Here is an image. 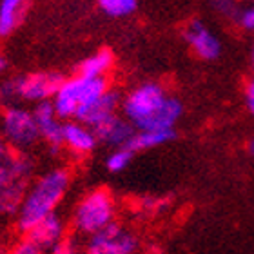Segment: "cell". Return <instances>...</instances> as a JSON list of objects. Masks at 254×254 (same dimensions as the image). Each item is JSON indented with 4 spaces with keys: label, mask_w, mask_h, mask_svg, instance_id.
Masks as SVG:
<instances>
[{
    "label": "cell",
    "mask_w": 254,
    "mask_h": 254,
    "mask_svg": "<svg viewBox=\"0 0 254 254\" xmlns=\"http://www.w3.org/2000/svg\"><path fill=\"white\" fill-rule=\"evenodd\" d=\"M122 113L136 131H171L182 118L184 106L160 84L145 82L124 96Z\"/></svg>",
    "instance_id": "cell-1"
},
{
    "label": "cell",
    "mask_w": 254,
    "mask_h": 254,
    "mask_svg": "<svg viewBox=\"0 0 254 254\" xmlns=\"http://www.w3.org/2000/svg\"><path fill=\"white\" fill-rule=\"evenodd\" d=\"M69 187H71V173L65 167H55L38 176L29 186L20 203V209L16 212V225L22 233L26 234L44 218L55 214L67 194Z\"/></svg>",
    "instance_id": "cell-2"
},
{
    "label": "cell",
    "mask_w": 254,
    "mask_h": 254,
    "mask_svg": "<svg viewBox=\"0 0 254 254\" xmlns=\"http://www.w3.org/2000/svg\"><path fill=\"white\" fill-rule=\"evenodd\" d=\"M106 91H109L107 78H87L76 74L73 78L64 80L51 102L60 120L69 122L76 120L80 113L98 100Z\"/></svg>",
    "instance_id": "cell-3"
},
{
    "label": "cell",
    "mask_w": 254,
    "mask_h": 254,
    "mask_svg": "<svg viewBox=\"0 0 254 254\" xmlns=\"http://www.w3.org/2000/svg\"><path fill=\"white\" fill-rule=\"evenodd\" d=\"M117 220V201L107 189H93L76 203L73 227L80 236L91 238L111 227Z\"/></svg>",
    "instance_id": "cell-4"
},
{
    "label": "cell",
    "mask_w": 254,
    "mask_h": 254,
    "mask_svg": "<svg viewBox=\"0 0 254 254\" xmlns=\"http://www.w3.org/2000/svg\"><path fill=\"white\" fill-rule=\"evenodd\" d=\"M64 80L65 78L59 73H33L27 76L5 80L0 85V100L5 104V107L15 106V102L18 100L35 104L53 100Z\"/></svg>",
    "instance_id": "cell-5"
},
{
    "label": "cell",
    "mask_w": 254,
    "mask_h": 254,
    "mask_svg": "<svg viewBox=\"0 0 254 254\" xmlns=\"http://www.w3.org/2000/svg\"><path fill=\"white\" fill-rule=\"evenodd\" d=\"M0 134L15 151L26 153L40 140L35 113L20 106H9L0 117Z\"/></svg>",
    "instance_id": "cell-6"
},
{
    "label": "cell",
    "mask_w": 254,
    "mask_h": 254,
    "mask_svg": "<svg viewBox=\"0 0 254 254\" xmlns=\"http://www.w3.org/2000/svg\"><path fill=\"white\" fill-rule=\"evenodd\" d=\"M33 173V162L26 153L11 169L0 173V216L16 214L20 203L29 189V178Z\"/></svg>",
    "instance_id": "cell-7"
},
{
    "label": "cell",
    "mask_w": 254,
    "mask_h": 254,
    "mask_svg": "<svg viewBox=\"0 0 254 254\" xmlns=\"http://www.w3.org/2000/svg\"><path fill=\"white\" fill-rule=\"evenodd\" d=\"M140 242L131 229L120 223H113L111 227L87 238L85 254H136Z\"/></svg>",
    "instance_id": "cell-8"
},
{
    "label": "cell",
    "mask_w": 254,
    "mask_h": 254,
    "mask_svg": "<svg viewBox=\"0 0 254 254\" xmlns=\"http://www.w3.org/2000/svg\"><path fill=\"white\" fill-rule=\"evenodd\" d=\"M184 38L198 59L216 60L222 55L220 38L201 20H190L184 29Z\"/></svg>",
    "instance_id": "cell-9"
},
{
    "label": "cell",
    "mask_w": 254,
    "mask_h": 254,
    "mask_svg": "<svg viewBox=\"0 0 254 254\" xmlns=\"http://www.w3.org/2000/svg\"><path fill=\"white\" fill-rule=\"evenodd\" d=\"M35 118L38 124V131H40V138H42L46 145L49 147L51 153H59L62 145V129L64 124L60 122L59 115L55 111L53 102H40L33 109Z\"/></svg>",
    "instance_id": "cell-10"
},
{
    "label": "cell",
    "mask_w": 254,
    "mask_h": 254,
    "mask_svg": "<svg viewBox=\"0 0 254 254\" xmlns=\"http://www.w3.org/2000/svg\"><path fill=\"white\" fill-rule=\"evenodd\" d=\"M118 107H122V98L117 91H106L104 95L91 104L87 109L80 113V117L76 118L78 122L85 124L91 129H96L98 126L106 124L107 120H111L113 117L118 115Z\"/></svg>",
    "instance_id": "cell-11"
},
{
    "label": "cell",
    "mask_w": 254,
    "mask_h": 254,
    "mask_svg": "<svg viewBox=\"0 0 254 254\" xmlns=\"http://www.w3.org/2000/svg\"><path fill=\"white\" fill-rule=\"evenodd\" d=\"M96 134V140L104 145H109L113 149L118 147H129L131 140L136 134V129L127 118L120 117H113L111 120H107L106 124L98 126L96 129H93Z\"/></svg>",
    "instance_id": "cell-12"
},
{
    "label": "cell",
    "mask_w": 254,
    "mask_h": 254,
    "mask_svg": "<svg viewBox=\"0 0 254 254\" xmlns=\"http://www.w3.org/2000/svg\"><path fill=\"white\" fill-rule=\"evenodd\" d=\"M96 134L95 131L78 120H69L64 124L62 129V145L69 149L76 156H85L96 147Z\"/></svg>",
    "instance_id": "cell-13"
},
{
    "label": "cell",
    "mask_w": 254,
    "mask_h": 254,
    "mask_svg": "<svg viewBox=\"0 0 254 254\" xmlns=\"http://www.w3.org/2000/svg\"><path fill=\"white\" fill-rule=\"evenodd\" d=\"M26 238L31 240L42 251H53L62 240H65V223L55 212L51 216L44 218L40 223H37L31 231H27Z\"/></svg>",
    "instance_id": "cell-14"
},
{
    "label": "cell",
    "mask_w": 254,
    "mask_h": 254,
    "mask_svg": "<svg viewBox=\"0 0 254 254\" xmlns=\"http://www.w3.org/2000/svg\"><path fill=\"white\" fill-rule=\"evenodd\" d=\"M113 64H115V57L111 51L100 49V51H96L80 62L78 74L87 76V78H106V74L111 71Z\"/></svg>",
    "instance_id": "cell-15"
},
{
    "label": "cell",
    "mask_w": 254,
    "mask_h": 254,
    "mask_svg": "<svg viewBox=\"0 0 254 254\" xmlns=\"http://www.w3.org/2000/svg\"><path fill=\"white\" fill-rule=\"evenodd\" d=\"M27 0H0V37L15 31L24 18Z\"/></svg>",
    "instance_id": "cell-16"
},
{
    "label": "cell",
    "mask_w": 254,
    "mask_h": 254,
    "mask_svg": "<svg viewBox=\"0 0 254 254\" xmlns=\"http://www.w3.org/2000/svg\"><path fill=\"white\" fill-rule=\"evenodd\" d=\"M175 136H176L175 129H171V131H136L134 138L129 143V149H132L134 153H138V151H147V149L165 145L167 142L175 140Z\"/></svg>",
    "instance_id": "cell-17"
},
{
    "label": "cell",
    "mask_w": 254,
    "mask_h": 254,
    "mask_svg": "<svg viewBox=\"0 0 254 254\" xmlns=\"http://www.w3.org/2000/svg\"><path fill=\"white\" fill-rule=\"evenodd\" d=\"M96 2L106 15L115 16V18L131 15L138 5V0H96Z\"/></svg>",
    "instance_id": "cell-18"
},
{
    "label": "cell",
    "mask_w": 254,
    "mask_h": 254,
    "mask_svg": "<svg viewBox=\"0 0 254 254\" xmlns=\"http://www.w3.org/2000/svg\"><path fill=\"white\" fill-rule=\"evenodd\" d=\"M132 156H134V151L129 149V147L113 149L106 158L107 171H111V173H122V171H126L127 167L131 165Z\"/></svg>",
    "instance_id": "cell-19"
},
{
    "label": "cell",
    "mask_w": 254,
    "mask_h": 254,
    "mask_svg": "<svg viewBox=\"0 0 254 254\" xmlns=\"http://www.w3.org/2000/svg\"><path fill=\"white\" fill-rule=\"evenodd\" d=\"M20 151H15L9 143L5 142L4 136L0 134V173L11 169L13 165L18 162V156H20Z\"/></svg>",
    "instance_id": "cell-20"
},
{
    "label": "cell",
    "mask_w": 254,
    "mask_h": 254,
    "mask_svg": "<svg viewBox=\"0 0 254 254\" xmlns=\"http://www.w3.org/2000/svg\"><path fill=\"white\" fill-rule=\"evenodd\" d=\"M212 7L216 9V13L223 15L225 18H231V20L236 22L244 5L240 4L238 0H212Z\"/></svg>",
    "instance_id": "cell-21"
},
{
    "label": "cell",
    "mask_w": 254,
    "mask_h": 254,
    "mask_svg": "<svg viewBox=\"0 0 254 254\" xmlns=\"http://www.w3.org/2000/svg\"><path fill=\"white\" fill-rule=\"evenodd\" d=\"M9 254H44V251L40 249L38 245L33 244L31 240L22 238V240H18L13 247H11Z\"/></svg>",
    "instance_id": "cell-22"
},
{
    "label": "cell",
    "mask_w": 254,
    "mask_h": 254,
    "mask_svg": "<svg viewBox=\"0 0 254 254\" xmlns=\"http://www.w3.org/2000/svg\"><path fill=\"white\" fill-rule=\"evenodd\" d=\"M236 22H238L240 27H244L245 31H254V2L242 7Z\"/></svg>",
    "instance_id": "cell-23"
},
{
    "label": "cell",
    "mask_w": 254,
    "mask_h": 254,
    "mask_svg": "<svg viewBox=\"0 0 254 254\" xmlns=\"http://www.w3.org/2000/svg\"><path fill=\"white\" fill-rule=\"evenodd\" d=\"M245 106H247V111L254 117V78L249 80L245 85Z\"/></svg>",
    "instance_id": "cell-24"
},
{
    "label": "cell",
    "mask_w": 254,
    "mask_h": 254,
    "mask_svg": "<svg viewBox=\"0 0 254 254\" xmlns=\"http://www.w3.org/2000/svg\"><path fill=\"white\" fill-rule=\"evenodd\" d=\"M247 151H249L251 156H254V136H251L249 143H247Z\"/></svg>",
    "instance_id": "cell-25"
},
{
    "label": "cell",
    "mask_w": 254,
    "mask_h": 254,
    "mask_svg": "<svg viewBox=\"0 0 254 254\" xmlns=\"http://www.w3.org/2000/svg\"><path fill=\"white\" fill-rule=\"evenodd\" d=\"M4 67H5V62H4V59H2V57H0V73H2V71H4Z\"/></svg>",
    "instance_id": "cell-26"
},
{
    "label": "cell",
    "mask_w": 254,
    "mask_h": 254,
    "mask_svg": "<svg viewBox=\"0 0 254 254\" xmlns=\"http://www.w3.org/2000/svg\"><path fill=\"white\" fill-rule=\"evenodd\" d=\"M238 2H240V4H245V5H247V4H253L254 0H238Z\"/></svg>",
    "instance_id": "cell-27"
},
{
    "label": "cell",
    "mask_w": 254,
    "mask_h": 254,
    "mask_svg": "<svg viewBox=\"0 0 254 254\" xmlns=\"http://www.w3.org/2000/svg\"><path fill=\"white\" fill-rule=\"evenodd\" d=\"M251 64H253V71H254V46H253V53H251Z\"/></svg>",
    "instance_id": "cell-28"
},
{
    "label": "cell",
    "mask_w": 254,
    "mask_h": 254,
    "mask_svg": "<svg viewBox=\"0 0 254 254\" xmlns=\"http://www.w3.org/2000/svg\"><path fill=\"white\" fill-rule=\"evenodd\" d=\"M73 254H85V253H80V251H74Z\"/></svg>",
    "instance_id": "cell-29"
}]
</instances>
